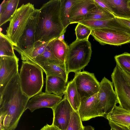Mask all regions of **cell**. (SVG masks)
<instances>
[{"instance_id": "cell-1", "label": "cell", "mask_w": 130, "mask_h": 130, "mask_svg": "<svg viewBox=\"0 0 130 130\" xmlns=\"http://www.w3.org/2000/svg\"><path fill=\"white\" fill-rule=\"evenodd\" d=\"M61 0H51L40 9L34 47L63 36L65 32L60 17Z\"/></svg>"}, {"instance_id": "cell-2", "label": "cell", "mask_w": 130, "mask_h": 130, "mask_svg": "<svg viewBox=\"0 0 130 130\" xmlns=\"http://www.w3.org/2000/svg\"><path fill=\"white\" fill-rule=\"evenodd\" d=\"M19 75L22 91L30 99L42 92L44 84L43 71L38 66L23 61Z\"/></svg>"}, {"instance_id": "cell-3", "label": "cell", "mask_w": 130, "mask_h": 130, "mask_svg": "<svg viewBox=\"0 0 130 130\" xmlns=\"http://www.w3.org/2000/svg\"><path fill=\"white\" fill-rule=\"evenodd\" d=\"M92 53L88 40H76L69 46L66 62L67 75L71 72L80 71L89 62Z\"/></svg>"}, {"instance_id": "cell-4", "label": "cell", "mask_w": 130, "mask_h": 130, "mask_svg": "<svg viewBox=\"0 0 130 130\" xmlns=\"http://www.w3.org/2000/svg\"><path fill=\"white\" fill-rule=\"evenodd\" d=\"M35 9L34 5L30 3L23 4L10 21L6 35L14 46H17Z\"/></svg>"}, {"instance_id": "cell-5", "label": "cell", "mask_w": 130, "mask_h": 130, "mask_svg": "<svg viewBox=\"0 0 130 130\" xmlns=\"http://www.w3.org/2000/svg\"><path fill=\"white\" fill-rule=\"evenodd\" d=\"M98 110L100 117H104L116 105L118 100L112 82L104 77L100 83L97 93Z\"/></svg>"}, {"instance_id": "cell-6", "label": "cell", "mask_w": 130, "mask_h": 130, "mask_svg": "<svg viewBox=\"0 0 130 130\" xmlns=\"http://www.w3.org/2000/svg\"><path fill=\"white\" fill-rule=\"evenodd\" d=\"M75 73L73 79L80 96L81 101L98 92L100 87V83L93 73L83 71Z\"/></svg>"}, {"instance_id": "cell-7", "label": "cell", "mask_w": 130, "mask_h": 130, "mask_svg": "<svg viewBox=\"0 0 130 130\" xmlns=\"http://www.w3.org/2000/svg\"><path fill=\"white\" fill-rule=\"evenodd\" d=\"M91 30V35L102 45L119 46L130 43V35L124 31L109 28Z\"/></svg>"}, {"instance_id": "cell-8", "label": "cell", "mask_w": 130, "mask_h": 130, "mask_svg": "<svg viewBox=\"0 0 130 130\" xmlns=\"http://www.w3.org/2000/svg\"><path fill=\"white\" fill-rule=\"evenodd\" d=\"M111 76L118 103L123 108L130 111V86L117 63Z\"/></svg>"}, {"instance_id": "cell-9", "label": "cell", "mask_w": 130, "mask_h": 130, "mask_svg": "<svg viewBox=\"0 0 130 130\" xmlns=\"http://www.w3.org/2000/svg\"><path fill=\"white\" fill-rule=\"evenodd\" d=\"M39 9H35L16 46L14 49L19 54L34 47L35 35L38 21Z\"/></svg>"}, {"instance_id": "cell-10", "label": "cell", "mask_w": 130, "mask_h": 130, "mask_svg": "<svg viewBox=\"0 0 130 130\" xmlns=\"http://www.w3.org/2000/svg\"><path fill=\"white\" fill-rule=\"evenodd\" d=\"M19 58L7 56L0 57V95L18 72Z\"/></svg>"}, {"instance_id": "cell-11", "label": "cell", "mask_w": 130, "mask_h": 130, "mask_svg": "<svg viewBox=\"0 0 130 130\" xmlns=\"http://www.w3.org/2000/svg\"><path fill=\"white\" fill-rule=\"evenodd\" d=\"M52 109L53 115L52 124L61 130H66L74 110L66 96Z\"/></svg>"}, {"instance_id": "cell-12", "label": "cell", "mask_w": 130, "mask_h": 130, "mask_svg": "<svg viewBox=\"0 0 130 130\" xmlns=\"http://www.w3.org/2000/svg\"><path fill=\"white\" fill-rule=\"evenodd\" d=\"M62 96L41 92L29 100L26 110L28 109L32 112L36 109L42 108L52 109L62 99Z\"/></svg>"}, {"instance_id": "cell-13", "label": "cell", "mask_w": 130, "mask_h": 130, "mask_svg": "<svg viewBox=\"0 0 130 130\" xmlns=\"http://www.w3.org/2000/svg\"><path fill=\"white\" fill-rule=\"evenodd\" d=\"M96 6L94 0H76L71 9L69 18L70 24L83 21Z\"/></svg>"}, {"instance_id": "cell-14", "label": "cell", "mask_w": 130, "mask_h": 130, "mask_svg": "<svg viewBox=\"0 0 130 130\" xmlns=\"http://www.w3.org/2000/svg\"><path fill=\"white\" fill-rule=\"evenodd\" d=\"M78 112L83 121L100 117L98 110L97 93L81 101Z\"/></svg>"}, {"instance_id": "cell-15", "label": "cell", "mask_w": 130, "mask_h": 130, "mask_svg": "<svg viewBox=\"0 0 130 130\" xmlns=\"http://www.w3.org/2000/svg\"><path fill=\"white\" fill-rule=\"evenodd\" d=\"M91 29L109 28L122 31L130 35V29L119 23L115 18L105 20L82 21L78 22Z\"/></svg>"}, {"instance_id": "cell-16", "label": "cell", "mask_w": 130, "mask_h": 130, "mask_svg": "<svg viewBox=\"0 0 130 130\" xmlns=\"http://www.w3.org/2000/svg\"><path fill=\"white\" fill-rule=\"evenodd\" d=\"M109 121L123 127L130 126V111L125 109L119 105H116L105 117Z\"/></svg>"}, {"instance_id": "cell-17", "label": "cell", "mask_w": 130, "mask_h": 130, "mask_svg": "<svg viewBox=\"0 0 130 130\" xmlns=\"http://www.w3.org/2000/svg\"><path fill=\"white\" fill-rule=\"evenodd\" d=\"M67 83L63 78L55 75H46L45 92L62 95L66 90Z\"/></svg>"}, {"instance_id": "cell-18", "label": "cell", "mask_w": 130, "mask_h": 130, "mask_svg": "<svg viewBox=\"0 0 130 130\" xmlns=\"http://www.w3.org/2000/svg\"><path fill=\"white\" fill-rule=\"evenodd\" d=\"M111 8L115 17L130 19V0H104Z\"/></svg>"}, {"instance_id": "cell-19", "label": "cell", "mask_w": 130, "mask_h": 130, "mask_svg": "<svg viewBox=\"0 0 130 130\" xmlns=\"http://www.w3.org/2000/svg\"><path fill=\"white\" fill-rule=\"evenodd\" d=\"M20 1L10 0L3 1L0 6V26L10 21L17 9Z\"/></svg>"}, {"instance_id": "cell-20", "label": "cell", "mask_w": 130, "mask_h": 130, "mask_svg": "<svg viewBox=\"0 0 130 130\" xmlns=\"http://www.w3.org/2000/svg\"><path fill=\"white\" fill-rule=\"evenodd\" d=\"M52 40L48 44L43 53L30 62L40 67L45 63L54 64L63 67L67 71L64 63L56 58L53 53L51 47Z\"/></svg>"}, {"instance_id": "cell-21", "label": "cell", "mask_w": 130, "mask_h": 130, "mask_svg": "<svg viewBox=\"0 0 130 130\" xmlns=\"http://www.w3.org/2000/svg\"><path fill=\"white\" fill-rule=\"evenodd\" d=\"M63 36L53 40L51 47L55 56L64 63L66 67V62L69 51V46L65 42Z\"/></svg>"}, {"instance_id": "cell-22", "label": "cell", "mask_w": 130, "mask_h": 130, "mask_svg": "<svg viewBox=\"0 0 130 130\" xmlns=\"http://www.w3.org/2000/svg\"><path fill=\"white\" fill-rule=\"evenodd\" d=\"M64 94L74 111L78 112L81 103V98L73 79L67 84Z\"/></svg>"}, {"instance_id": "cell-23", "label": "cell", "mask_w": 130, "mask_h": 130, "mask_svg": "<svg viewBox=\"0 0 130 130\" xmlns=\"http://www.w3.org/2000/svg\"><path fill=\"white\" fill-rule=\"evenodd\" d=\"M40 67L46 75H53L60 77L67 83L68 75L63 67L57 64L47 62L44 63Z\"/></svg>"}, {"instance_id": "cell-24", "label": "cell", "mask_w": 130, "mask_h": 130, "mask_svg": "<svg viewBox=\"0 0 130 130\" xmlns=\"http://www.w3.org/2000/svg\"><path fill=\"white\" fill-rule=\"evenodd\" d=\"M95 3L96 7L87 15L83 21L105 20L115 17L114 15Z\"/></svg>"}, {"instance_id": "cell-25", "label": "cell", "mask_w": 130, "mask_h": 130, "mask_svg": "<svg viewBox=\"0 0 130 130\" xmlns=\"http://www.w3.org/2000/svg\"><path fill=\"white\" fill-rule=\"evenodd\" d=\"M14 46L6 35L0 32V57L7 56L16 57Z\"/></svg>"}, {"instance_id": "cell-26", "label": "cell", "mask_w": 130, "mask_h": 130, "mask_svg": "<svg viewBox=\"0 0 130 130\" xmlns=\"http://www.w3.org/2000/svg\"><path fill=\"white\" fill-rule=\"evenodd\" d=\"M60 17L62 22L65 30L70 24L69 20L71 9L76 0H61Z\"/></svg>"}, {"instance_id": "cell-27", "label": "cell", "mask_w": 130, "mask_h": 130, "mask_svg": "<svg viewBox=\"0 0 130 130\" xmlns=\"http://www.w3.org/2000/svg\"><path fill=\"white\" fill-rule=\"evenodd\" d=\"M50 41L35 46L27 51L21 53L19 54L21 59L23 61L31 62L43 53Z\"/></svg>"}, {"instance_id": "cell-28", "label": "cell", "mask_w": 130, "mask_h": 130, "mask_svg": "<svg viewBox=\"0 0 130 130\" xmlns=\"http://www.w3.org/2000/svg\"><path fill=\"white\" fill-rule=\"evenodd\" d=\"M114 58L116 63L121 68L130 74V53L125 52L116 55Z\"/></svg>"}, {"instance_id": "cell-29", "label": "cell", "mask_w": 130, "mask_h": 130, "mask_svg": "<svg viewBox=\"0 0 130 130\" xmlns=\"http://www.w3.org/2000/svg\"><path fill=\"white\" fill-rule=\"evenodd\" d=\"M82 121L78 112L74 110L66 130H83Z\"/></svg>"}, {"instance_id": "cell-30", "label": "cell", "mask_w": 130, "mask_h": 130, "mask_svg": "<svg viewBox=\"0 0 130 130\" xmlns=\"http://www.w3.org/2000/svg\"><path fill=\"white\" fill-rule=\"evenodd\" d=\"M76 38V40H88L91 34L92 30L89 27L80 23H78L75 29Z\"/></svg>"}, {"instance_id": "cell-31", "label": "cell", "mask_w": 130, "mask_h": 130, "mask_svg": "<svg viewBox=\"0 0 130 130\" xmlns=\"http://www.w3.org/2000/svg\"><path fill=\"white\" fill-rule=\"evenodd\" d=\"M94 2L100 7L113 15V12L109 5L104 0H94Z\"/></svg>"}, {"instance_id": "cell-32", "label": "cell", "mask_w": 130, "mask_h": 130, "mask_svg": "<svg viewBox=\"0 0 130 130\" xmlns=\"http://www.w3.org/2000/svg\"><path fill=\"white\" fill-rule=\"evenodd\" d=\"M117 21L120 23L130 29V19H125L115 17Z\"/></svg>"}, {"instance_id": "cell-33", "label": "cell", "mask_w": 130, "mask_h": 130, "mask_svg": "<svg viewBox=\"0 0 130 130\" xmlns=\"http://www.w3.org/2000/svg\"><path fill=\"white\" fill-rule=\"evenodd\" d=\"M109 125L111 128L116 130H129L127 128L119 125L112 121H108Z\"/></svg>"}, {"instance_id": "cell-34", "label": "cell", "mask_w": 130, "mask_h": 130, "mask_svg": "<svg viewBox=\"0 0 130 130\" xmlns=\"http://www.w3.org/2000/svg\"><path fill=\"white\" fill-rule=\"evenodd\" d=\"M121 69L125 79L130 86V74L124 69Z\"/></svg>"}, {"instance_id": "cell-35", "label": "cell", "mask_w": 130, "mask_h": 130, "mask_svg": "<svg viewBox=\"0 0 130 130\" xmlns=\"http://www.w3.org/2000/svg\"><path fill=\"white\" fill-rule=\"evenodd\" d=\"M40 130H61L53 126L52 124L49 125L47 124L42 128Z\"/></svg>"}, {"instance_id": "cell-36", "label": "cell", "mask_w": 130, "mask_h": 130, "mask_svg": "<svg viewBox=\"0 0 130 130\" xmlns=\"http://www.w3.org/2000/svg\"><path fill=\"white\" fill-rule=\"evenodd\" d=\"M83 130H94V128L90 125L84 126Z\"/></svg>"}, {"instance_id": "cell-37", "label": "cell", "mask_w": 130, "mask_h": 130, "mask_svg": "<svg viewBox=\"0 0 130 130\" xmlns=\"http://www.w3.org/2000/svg\"><path fill=\"white\" fill-rule=\"evenodd\" d=\"M111 130H116L113 128H111Z\"/></svg>"}, {"instance_id": "cell-38", "label": "cell", "mask_w": 130, "mask_h": 130, "mask_svg": "<svg viewBox=\"0 0 130 130\" xmlns=\"http://www.w3.org/2000/svg\"><path fill=\"white\" fill-rule=\"evenodd\" d=\"M129 130H130V126H129L127 128Z\"/></svg>"}]
</instances>
